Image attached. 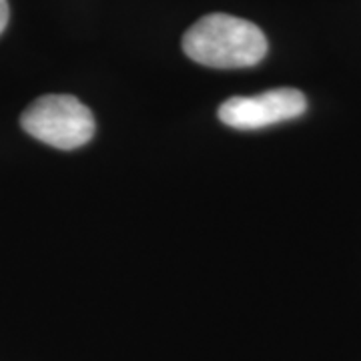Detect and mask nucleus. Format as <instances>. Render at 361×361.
Here are the masks:
<instances>
[{
    "label": "nucleus",
    "instance_id": "7ed1b4c3",
    "mask_svg": "<svg viewBox=\"0 0 361 361\" xmlns=\"http://www.w3.org/2000/svg\"><path fill=\"white\" fill-rule=\"evenodd\" d=\"M307 99L297 89H271L255 97H231L219 106L221 123L233 129H263L305 113Z\"/></svg>",
    "mask_w": 361,
    "mask_h": 361
},
{
    "label": "nucleus",
    "instance_id": "f03ea898",
    "mask_svg": "<svg viewBox=\"0 0 361 361\" xmlns=\"http://www.w3.org/2000/svg\"><path fill=\"white\" fill-rule=\"evenodd\" d=\"M23 129L51 147L78 149L94 135V116L89 106L71 94H44L26 106L20 116Z\"/></svg>",
    "mask_w": 361,
    "mask_h": 361
},
{
    "label": "nucleus",
    "instance_id": "20e7f679",
    "mask_svg": "<svg viewBox=\"0 0 361 361\" xmlns=\"http://www.w3.org/2000/svg\"><path fill=\"white\" fill-rule=\"evenodd\" d=\"M6 25H8V2L0 0V35L6 28Z\"/></svg>",
    "mask_w": 361,
    "mask_h": 361
},
{
    "label": "nucleus",
    "instance_id": "f257e3e1",
    "mask_svg": "<svg viewBox=\"0 0 361 361\" xmlns=\"http://www.w3.org/2000/svg\"><path fill=\"white\" fill-rule=\"evenodd\" d=\"M267 39L257 25L233 14H207L183 37L185 54L211 68H245L267 54Z\"/></svg>",
    "mask_w": 361,
    "mask_h": 361
}]
</instances>
